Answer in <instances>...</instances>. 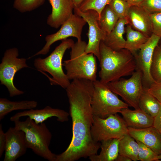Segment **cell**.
Returning a JSON list of instances; mask_svg holds the SVG:
<instances>
[{
  "label": "cell",
  "instance_id": "obj_30",
  "mask_svg": "<svg viewBox=\"0 0 161 161\" xmlns=\"http://www.w3.org/2000/svg\"><path fill=\"white\" fill-rule=\"evenodd\" d=\"M108 5L119 18L127 17L130 7L124 0H111Z\"/></svg>",
  "mask_w": 161,
  "mask_h": 161
},
{
  "label": "cell",
  "instance_id": "obj_12",
  "mask_svg": "<svg viewBox=\"0 0 161 161\" xmlns=\"http://www.w3.org/2000/svg\"><path fill=\"white\" fill-rule=\"evenodd\" d=\"M161 37L153 33L140 49L138 54L134 55L137 64L143 75V80L150 84L154 81L150 74V67L155 49L158 45Z\"/></svg>",
  "mask_w": 161,
  "mask_h": 161
},
{
  "label": "cell",
  "instance_id": "obj_5",
  "mask_svg": "<svg viewBox=\"0 0 161 161\" xmlns=\"http://www.w3.org/2000/svg\"><path fill=\"white\" fill-rule=\"evenodd\" d=\"M74 43L72 39L63 40L47 57L34 60V65L37 70L47 72L52 76L51 84L59 85L65 89L70 85V80L63 69L62 59L66 51L71 48Z\"/></svg>",
  "mask_w": 161,
  "mask_h": 161
},
{
  "label": "cell",
  "instance_id": "obj_4",
  "mask_svg": "<svg viewBox=\"0 0 161 161\" xmlns=\"http://www.w3.org/2000/svg\"><path fill=\"white\" fill-rule=\"evenodd\" d=\"M15 120V127L25 134L28 148L36 155L49 161H55L56 155L49 149L52 134L44 123L37 124L27 117L24 121Z\"/></svg>",
  "mask_w": 161,
  "mask_h": 161
},
{
  "label": "cell",
  "instance_id": "obj_29",
  "mask_svg": "<svg viewBox=\"0 0 161 161\" xmlns=\"http://www.w3.org/2000/svg\"><path fill=\"white\" fill-rule=\"evenodd\" d=\"M136 141L139 145L138 160L141 161H158L157 158L158 154L142 143L138 141Z\"/></svg>",
  "mask_w": 161,
  "mask_h": 161
},
{
  "label": "cell",
  "instance_id": "obj_39",
  "mask_svg": "<svg viewBox=\"0 0 161 161\" xmlns=\"http://www.w3.org/2000/svg\"><path fill=\"white\" fill-rule=\"evenodd\" d=\"M157 158L158 161L161 160V154L159 155H158Z\"/></svg>",
  "mask_w": 161,
  "mask_h": 161
},
{
  "label": "cell",
  "instance_id": "obj_10",
  "mask_svg": "<svg viewBox=\"0 0 161 161\" xmlns=\"http://www.w3.org/2000/svg\"><path fill=\"white\" fill-rule=\"evenodd\" d=\"M87 23L82 17L73 14L61 26L56 32L47 35L45 38L46 44L43 48L31 57L39 55H45L49 51L51 46L55 42L69 37L76 38L81 40V33L83 27Z\"/></svg>",
  "mask_w": 161,
  "mask_h": 161
},
{
  "label": "cell",
  "instance_id": "obj_8",
  "mask_svg": "<svg viewBox=\"0 0 161 161\" xmlns=\"http://www.w3.org/2000/svg\"><path fill=\"white\" fill-rule=\"evenodd\" d=\"M18 55L19 51L17 48L7 49L5 52L0 64L1 84L7 88L10 97L21 95L24 93L18 89L13 82L16 73L23 68L28 67L26 59L18 58Z\"/></svg>",
  "mask_w": 161,
  "mask_h": 161
},
{
  "label": "cell",
  "instance_id": "obj_33",
  "mask_svg": "<svg viewBox=\"0 0 161 161\" xmlns=\"http://www.w3.org/2000/svg\"><path fill=\"white\" fill-rule=\"evenodd\" d=\"M147 89L161 103V83L153 82L147 88Z\"/></svg>",
  "mask_w": 161,
  "mask_h": 161
},
{
  "label": "cell",
  "instance_id": "obj_17",
  "mask_svg": "<svg viewBox=\"0 0 161 161\" xmlns=\"http://www.w3.org/2000/svg\"><path fill=\"white\" fill-rule=\"evenodd\" d=\"M128 134L152 150L158 155L161 154V134L154 126L141 129L128 127Z\"/></svg>",
  "mask_w": 161,
  "mask_h": 161
},
{
  "label": "cell",
  "instance_id": "obj_28",
  "mask_svg": "<svg viewBox=\"0 0 161 161\" xmlns=\"http://www.w3.org/2000/svg\"><path fill=\"white\" fill-rule=\"evenodd\" d=\"M45 0H14L13 7L20 12L32 11L43 5Z\"/></svg>",
  "mask_w": 161,
  "mask_h": 161
},
{
  "label": "cell",
  "instance_id": "obj_35",
  "mask_svg": "<svg viewBox=\"0 0 161 161\" xmlns=\"http://www.w3.org/2000/svg\"><path fill=\"white\" fill-rule=\"evenodd\" d=\"M153 126L161 134V107L159 113L154 117Z\"/></svg>",
  "mask_w": 161,
  "mask_h": 161
},
{
  "label": "cell",
  "instance_id": "obj_32",
  "mask_svg": "<svg viewBox=\"0 0 161 161\" xmlns=\"http://www.w3.org/2000/svg\"><path fill=\"white\" fill-rule=\"evenodd\" d=\"M141 6L149 13L161 11V0H144Z\"/></svg>",
  "mask_w": 161,
  "mask_h": 161
},
{
  "label": "cell",
  "instance_id": "obj_38",
  "mask_svg": "<svg viewBox=\"0 0 161 161\" xmlns=\"http://www.w3.org/2000/svg\"><path fill=\"white\" fill-rule=\"evenodd\" d=\"M75 7H78L85 0H72Z\"/></svg>",
  "mask_w": 161,
  "mask_h": 161
},
{
  "label": "cell",
  "instance_id": "obj_24",
  "mask_svg": "<svg viewBox=\"0 0 161 161\" xmlns=\"http://www.w3.org/2000/svg\"><path fill=\"white\" fill-rule=\"evenodd\" d=\"M139 145L137 141L128 134L120 139L119 154L126 156L132 161L138 160Z\"/></svg>",
  "mask_w": 161,
  "mask_h": 161
},
{
  "label": "cell",
  "instance_id": "obj_37",
  "mask_svg": "<svg viewBox=\"0 0 161 161\" xmlns=\"http://www.w3.org/2000/svg\"><path fill=\"white\" fill-rule=\"evenodd\" d=\"M115 161H131V160L129 157L119 154L115 160Z\"/></svg>",
  "mask_w": 161,
  "mask_h": 161
},
{
  "label": "cell",
  "instance_id": "obj_16",
  "mask_svg": "<svg viewBox=\"0 0 161 161\" xmlns=\"http://www.w3.org/2000/svg\"><path fill=\"white\" fill-rule=\"evenodd\" d=\"M150 13L141 6H131L127 18L134 30L150 37L153 34Z\"/></svg>",
  "mask_w": 161,
  "mask_h": 161
},
{
  "label": "cell",
  "instance_id": "obj_7",
  "mask_svg": "<svg viewBox=\"0 0 161 161\" xmlns=\"http://www.w3.org/2000/svg\"><path fill=\"white\" fill-rule=\"evenodd\" d=\"M143 82L142 73L137 69L129 79L122 78L106 84L112 92L120 96L129 106L136 109L139 108V99L145 89Z\"/></svg>",
  "mask_w": 161,
  "mask_h": 161
},
{
  "label": "cell",
  "instance_id": "obj_6",
  "mask_svg": "<svg viewBox=\"0 0 161 161\" xmlns=\"http://www.w3.org/2000/svg\"><path fill=\"white\" fill-rule=\"evenodd\" d=\"M93 83L91 106L94 117L105 118L120 113L123 109L128 108L129 105L120 100L106 84L97 80Z\"/></svg>",
  "mask_w": 161,
  "mask_h": 161
},
{
  "label": "cell",
  "instance_id": "obj_36",
  "mask_svg": "<svg viewBox=\"0 0 161 161\" xmlns=\"http://www.w3.org/2000/svg\"><path fill=\"white\" fill-rule=\"evenodd\" d=\"M130 7L133 6H140L144 0H124Z\"/></svg>",
  "mask_w": 161,
  "mask_h": 161
},
{
  "label": "cell",
  "instance_id": "obj_31",
  "mask_svg": "<svg viewBox=\"0 0 161 161\" xmlns=\"http://www.w3.org/2000/svg\"><path fill=\"white\" fill-rule=\"evenodd\" d=\"M152 33L161 37V11L150 13Z\"/></svg>",
  "mask_w": 161,
  "mask_h": 161
},
{
  "label": "cell",
  "instance_id": "obj_23",
  "mask_svg": "<svg viewBox=\"0 0 161 161\" xmlns=\"http://www.w3.org/2000/svg\"><path fill=\"white\" fill-rule=\"evenodd\" d=\"M139 106L141 109L154 117L160 112L161 103L145 88L139 99Z\"/></svg>",
  "mask_w": 161,
  "mask_h": 161
},
{
  "label": "cell",
  "instance_id": "obj_9",
  "mask_svg": "<svg viewBox=\"0 0 161 161\" xmlns=\"http://www.w3.org/2000/svg\"><path fill=\"white\" fill-rule=\"evenodd\" d=\"M128 127L117 114L105 118L94 116L91 129L93 140L97 142L113 139H120L128 134Z\"/></svg>",
  "mask_w": 161,
  "mask_h": 161
},
{
  "label": "cell",
  "instance_id": "obj_20",
  "mask_svg": "<svg viewBox=\"0 0 161 161\" xmlns=\"http://www.w3.org/2000/svg\"><path fill=\"white\" fill-rule=\"evenodd\" d=\"M120 139H113L101 142V151L89 157L91 161H114L119 154Z\"/></svg>",
  "mask_w": 161,
  "mask_h": 161
},
{
  "label": "cell",
  "instance_id": "obj_21",
  "mask_svg": "<svg viewBox=\"0 0 161 161\" xmlns=\"http://www.w3.org/2000/svg\"><path fill=\"white\" fill-rule=\"evenodd\" d=\"M38 103L35 100L10 101L5 98H0V120L11 112L17 110H30L36 107Z\"/></svg>",
  "mask_w": 161,
  "mask_h": 161
},
{
  "label": "cell",
  "instance_id": "obj_27",
  "mask_svg": "<svg viewBox=\"0 0 161 161\" xmlns=\"http://www.w3.org/2000/svg\"><path fill=\"white\" fill-rule=\"evenodd\" d=\"M111 0H85L78 7L83 11L92 10L96 11L98 15V19L101 13Z\"/></svg>",
  "mask_w": 161,
  "mask_h": 161
},
{
  "label": "cell",
  "instance_id": "obj_1",
  "mask_svg": "<svg viewBox=\"0 0 161 161\" xmlns=\"http://www.w3.org/2000/svg\"><path fill=\"white\" fill-rule=\"evenodd\" d=\"M72 120V137L66 149L56 155L55 161H75L97 154L101 143L95 141L91 134L93 121L91 101L93 81L72 80L65 89Z\"/></svg>",
  "mask_w": 161,
  "mask_h": 161
},
{
  "label": "cell",
  "instance_id": "obj_18",
  "mask_svg": "<svg viewBox=\"0 0 161 161\" xmlns=\"http://www.w3.org/2000/svg\"><path fill=\"white\" fill-rule=\"evenodd\" d=\"M120 113L129 127L141 129L153 126L154 117L140 108L133 110L124 108Z\"/></svg>",
  "mask_w": 161,
  "mask_h": 161
},
{
  "label": "cell",
  "instance_id": "obj_3",
  "mask_svg": "<svg viewBox=\"0 0 161 161\" xmlns=\"http://www.w3.org/2000/svg\"><path fill=\"white\" fill-rule=\"evenodd\" d=\"M87 44L84 41H77L71 48L69 59L63 63L70 80L84 79L93 82L97 80L96 57L85 53Z\"/></svg>",
  "mask_w": 161,
  "mask_h": 161
},
{
  "label": "cell",
  "instance_id": "obj_19",
  "mask_svg": "<svg viewBox=\"0 0 161 161\" xmlns=\"http://www.w3.org/2000/svg\"><path fill=\"white\" fill-rule=\"evenodd\" d=\"M129 24L127 17L120 18L113 29L106 34L102 41L107 46L114 50L125 48L126 40L123 34L125 32V26Z\"/></svg>",
  "mask_w": 161,
  "mask_h": 161
},
{
  "label": "cell",
  "instance_id": "obj_13",
  "mask_svg": "<svg viewBox=\"0 0 161 161\" xmlns=\"http://www.w3.org/2000/svg\"><path fill=\"white\" fill-rule=\"evenodd\" d=\"M6 143L4 161H15L24 155L28 148L25 133L15 127L5 133Z\"/></svg>",
  "mask_w": 161,
  "mask_h": 161
},
{
  "label": "cell",
  "instance_id": "obj_15",
  "mask_svg": "<svg viewBox=\"0 0 161 161\" xmlns=\"http://www.w3.org/2000/svg\"><path fill=\"white\" fill-rule=\"evenodd\" d=\"M52 7L51 13L47 23L52 27L57 29L73 14L74 5L72 0H48Z\"/></svg>",
  "mask_w": 161,
  "mask_h": 161
},
{
  "label": "cell",
  "instance_id": "obj_11",
  "mask_svg": "<svg viewBox=\"0 0 161 161\" xmlns=\"http://www.w3.org/2000/svg\"><path fill=\"white\" fill-rule=\"evenodd\" d=\"M74 13L83 18L88 24L89 30L87 34L88 42L85 53L93 54L99 61L100 44L104 39L106 33L100 26L97 13L92 10L83 11L76 7H74Z\"/></svg>",
  "mask_w": 161,
  "mask_h": 161
},
{
  "label": "cell",
  "instance_id": "obj_25",
  "mask_svg": "<svg viewBox=\"0 0 161 161\" xmlns=\"http://www.w3.org/2000/svg\"><path fill=\"white\" fill-rule=\"evenodd\" d=\"M119 19L109 5H107L102 11L98 21L101 29L108 34L113 29Z\"/></svg>",
  "mask_w": 161,
  "mask_h": 161
},
{
  "label": "cell",
  "instance_id": "obj_26",
  "mask_svg": "<svg viewBox=\"0 0 161 161\" xmlns=\"http://www.w3.org/2000/svg\"><path fill=\"white\" fill-rule=\"evenodd\" d=\"M150 71L154 82L161 83V46L158 45L155 49Z\"/></svg>",
  "mask_w": 161,
  "mask_h": 161
},
{
  "label": "cell",
  "instance_id": "obj_14",
  "mask_svg": "<svg viewBox=\"0 0 161 161\" xmlns=\"http://www.w3.org/2000/svg\"><path fill=\"white\" fill-rule=\"evenodd\" d=\"M69 115L68 112L63 110L47 106L41 109H32L18 112L11 117L10 120L14 122L21 117L27 116L38 124L44 123L49 118L55 117L58 121L64 122L68 121Z\"/></svg>",
  "mask_w": 161,
  "mask_h": 161
},
{
  "label": "cell",
  "instance_id": "obj_22",
  "mask_svg": "<svg viewBox=\"0 0 161 161\" xmlns=\"http://www.w3.org/2000/svg\"><path fill=\"white\" fill-rule=\"evenodd\" d=\"M126 39L125 48L129 51L134 55L141 46L148 40L149 37L133 29L129 25L125 28Z\"/></svg>",
  "mask_w": 161,
  "mask_h": 161
},
{
  "label": "cell",
  "instance_id": "obj_2",
  "mask_svg": "<svg viewBox=\"0 0 161 161\" xmlns=\"http://www.w3.org/2000/svg\"><path fill=\"white\" fill-rule=\"evenodd\" d=\"M100 80L106 84L131 75L137 69L134 55L123 48L114 50L101 41L100 45Z\"/></svg>",
  "mask_w": 161,
  "mask_h": 161
},
{
  "label": "cell",
  "instance_id": "obj_34",
  "mask_svg": "<svg viewBox=\"0 0 161 161\" xmlns=\"http://www.w3.org/2000/svg\"><path fill=\"white\" fill-rule=\"evenodd\" d=\"M6 143L5 133L3 130L2 124H0V157H1L5 151Z\"/></svg>",
  "mask_w": 161,
  "mask_h": 161
}]
</instances>
